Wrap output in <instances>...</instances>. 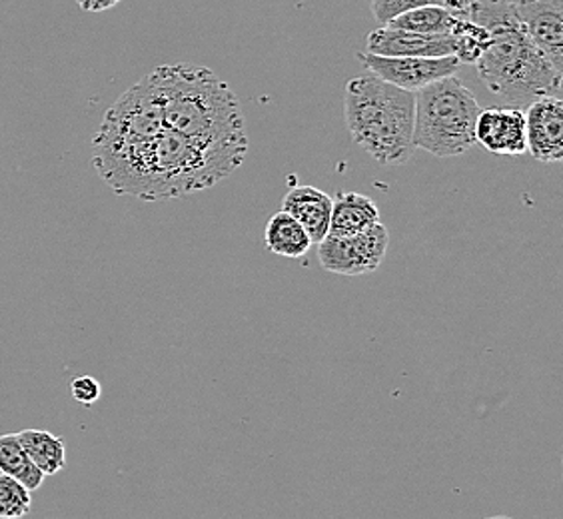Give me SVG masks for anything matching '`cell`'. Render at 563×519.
I'll use <instances>...</instances> for the list:
<instances>
[{
	"instance_id": "obj_1",
	"label": "cell",
	"mask_w": 563,
	"mask_h": 519,
	"mask_svg": "<svg viewBox=\"0 0 563 519\" xmlns=\"http://www.w3.org/2000/svg\"><path fill=\"white\" fill-rule=\"evenodd\" d=\"M92 166L117 195L163 202L217 186L234 173L230 164L198 148L173 129L152 141L95 151Z\"/></svg>"
},
{
	"instance_id": "obj_9",
	"label": "cell",
	"mask_w": 563,
	"mask_h": 519,
	"mask_svg": "<svg viewBox=\"0 0 563 519\" xmlns=\"http://www.w3.org/2000/svg\"><path fill=\"white\" fill-rule=\"evenodd\" d=\"M531 43L563 75V0H514Z\"/></svg>"
},
{
	"instance_id": "obj_23",
	"label": "cell",
	"mask_w": 563,
	"mask_h": 519,
	"mask_svg": "<svg viewBox=\"0 0 563 519\" xmlns=\"http://www.w3.org/2000/svg\"><path fill=\"white\" fill-rule=\"evenodd\" d=\"M76 4L87 12H104L117 7L122 0H75Z\"/></svg>"
},
{
	"instance_id": "obj_16",
	"label": "cell",
	"mask_w": 563,
	"mask_h": 519,
	"mask_svg": "<svg viewBox=\"0 0 563 519\" xmlns=\"http://www.w3.org/2000/svg\"><path fill=\"white\" fill-rule=\"evenodd\" d=\"M19 435L24 452L38 465L44 476H56L66 467V448L63 438L44 430H22Z\"/></svg>"
},
{
	"instance_id": "obj_14",
	"label": "cell",
	"mask_w": 563,
	"mask_h": 519,
	"mask_svg": "<svg viewBox=\"0 0 563 519\" xmlns=\"http://www.w3.org/2000/svg\"><path fill=\"white\" fill-rule=\"evenodd\" d=\"M378 222V206L368 196L342 192L332 198V214L328 227L330 236H354Z\"/></svg>"
},
{
	"instance_id": "obj_22",
	"label": "cell",
	"mask_w": 563,
	"mask_h": 519,
	"mask_svg": "<svg viewBox=\"0 0 563 519\" xmlns=\"http://www.w3.org/2000/svg\"><path fill=\"white\" fill-rule=\"evenodd\" d=\"M70 394L78 404L92 406V404L100 400L102 388H100V382L92 378V376H78V378L70 382Z\"/></svg>"
},
{
	"instance_id": "obj_12",
	"label": "cell",
	"mask_w": 563,
	"mask_h": 519,
	"mask_svg": "<svg viewBox=\"0 0 563 519\" xmlns=\"http://www.w3.org/2000/svg\"><path fill=\"white\" fill-rule=\"evenodd\" d=\"M382 56H454V43L450 34H420L382 26L368 34V51Z\"/></svg>"
},
{
	"instance_id": "obj_3",
	"label": "cell",
	"mask_w": 563,
	"mask_h": 519,
	"mask_svg": "<svg viewBox=\"0 0 563 519\" xmlns=\"http://www.w3.org/2000/svg\"><path fill=\"white\" fill-rule=\"evenodd\" d=\"M467 16L489 34L488 46L474 66L492 95L511 109L560 97L562 73L528 38L514 0H472Z\"/></svg>"
},
{
	"instance_id": "obj_15",
	"label": "cell",
	"mask_w": 563,
	"mask_h": 519,
	"mask_svg": "<svg viewBox=\"0 0 563 519\" xmlns=\"http://www.w3.org/2000/svg\"><path fill=\"white\" fill-rule=\"evenodd\" d=\"M266 249L284 258H302L312 249V240L292 214L280 210L266 227Z\"/></svg>"
},
{
	"instance_id": "obj_21",
	"label": "cell",
	"mask_w": 563,
	"mask_h": 519,
	"mask_svg": "<svg viewBox=\"0 0 563 519\" xmlns=\"http://www.w3.org/2000/svg\"><path fill=\"white\" fill-rule=\"evenodd\" d=\"M444 2L445 0H372L369 9L379 24H386L401 12L412 11L418 7H428V4H444Z\"/></svg>"
},
{
	"instance_id": "obj_17",
	"label": "cell",
	"mask_w": 563,
	"mask_h": 519,
	"mask_svg": "<svg viewBox=\"0 0 563 519\" xmlns=\"http://www.w3.org/2000/svg\"><path fill=\"white\" fill-rule=\"evenodd\" d=\"M0 472L14 477L22 486L31 492H36L43 486L44 474L34 464L29 454L24 452L16 433L0 435Z\"/></svg>"
},
{
	"instance_id": "obj_13",
	"label": "cell",
	"mask_w": 563,
	"mask_h": 519,
	"mask_svg": "<svg viewBox=\"0 0 563 519\" xmlns=\"http://www.w3.org/2000/svg\"><path fill=\"white\" fill-rule=\"evenodd\" d=\"M282 210L292 214L302 224L312 244H318L328 236L332 198L320 188L308 185L294 186L292 190L284 196Z\"/></svg>"
},
{
	"instance_id": "obj_11",
	"label": "cell",
	"mask_w": 563,
	"mask_h": 519,
	"mask_svg": "<svg viewBox=\"0 0 563 519\" xmlns=\"http://www.w3.org/2000/svg\"><path fill=\"white\" fill-rule=\"evenodd\" d=\"M476 142L492 154L520 156L528 152L521 109H484L476 120Z\"/></svg>"
},
{
	"instance_id": "obj_6",
	"label": "cell",
	"mask_w": 563,
	"mask_h": 519,
	"mask_svg": "<svg viewBox=\"0 0 563 519\" xmlns=\"http://www.w3.org/2000/svg\"><path fill=\"white\" fill-rule=\"evenodd\" d=\"M166 129L163 98L152 73L120 95L92 139V151H114L152 141Z\"/></svg>"
},
{
	"instance_id": "obj_7",
	"label": "cell",
	"mask_w": 563,
	"mask_h": 519,
	"mask_svg": "<svg viewBox=\"0 0 563 519\" xmlns=\"http://www.w3.org/2000/svg\"><path fill=\"white\" fill-rule=\"evenodd\" d=\"M390 234L382 222L354 236H325L318 242L322 268L340 276H364L379 268L388 252Z\"/></svg>"
},
{
	"instance_id": "obj_8",
	"label": "cell",
	"mask_w": 563,
	"mask_h": 519,
	"mask_svg": "<svg viewBox=\"0 0 563 519\" xmlns=\"http://www.w3.org/2000/svg\"><path fill=\"white\" fill-rule=\"evenodd\" d=\"M362 66L378 76L382 80L390 82L394 87L418 92L420 88L428 87L445 76H452L460 68V60L455 56H382L372 53L357 55Z\"/></svg>"
},
{
	"instance_id": "obj_4",
	"label": "cell",
	"mask_w": 563,
	"mask_h": 519,
	"mask_svg": "<svg viewBox=\"0 0 563 519\" xmlns=\"http://www.w3.org/2000/svg\"><path fill=\"white\" fill-rule=\"evenodd\" d=\"M344 110L352 141L374 161L401 166L412 158L416 92L368 73L347 82Z\"/></svg>"
},
{
	"instance_id": "obj_20",
	"label": "cell",
	"mask_w": 563,
	"mask_h": 519,
	"mask_svg": "<svg viewBox=\"0 0 563 519\" xmlns=\"http://www.w3.org/2000/svg\"><path fill=\"white\" fill-rule=\"evenodd\" d=\"M31 489L22 486L14 477L0 472V519H16L26 516L33 508Z\"/></svg>"
},
{
	"instance_id": "obj_2",
	"label": "cell",
	"mask_w": 563,
	"mask_h": 519,
	"mask_svg": "<svg viewBox=\"0 0 563 519\" xmlns=\"http://www.w3.org/2000/svg\"><path fill=\"white\" fill-rule=\"evenodd\" d=\"M152 75L163 98L166 129L236 170L246 158L249 136L232 88L207 66H158Z\"/></svg>"
},
{
	"instance_id": "obj_5",
	"label": "cell",
	"mask_w": 563,
	"mask_h": 519,
	"mask_svg": "<svg viewBox=\"0 0 563 519\" xmlns=\"http://www.w3.org/2000/svg\"><path fill=\"white\" fill-rule=\"evenodd\" d=\"M482 107L457 76H445L416 92L413 144L438 158L466 154L476 144Z\"/></svg>"
},
{
	"instance_id": "obj_10",
	"label": "cell",
	"mask_w": 563,
	"mask_h": 519,
	"mask_svg": "<svg viewBox=\"0 0 563 519\" xmlns=\"http://www.w3.org/2000/svg\"><path fill=\"white\" fill-rule=\"evenodd\" d=\"M526 142L528 152L540 163H560L563 158V102L560 97H543L528 104Z\"/></svg>"
},
{
	"instance_id": "obj_18",
	"label": "cell",
	"mask_w": 563,
	"mask_h": 519,
	"mask_svg": "<svg viewBox=\"0 0 563 519\" xmlns=\"http://www.w3.org/2000/svg\"><path fill=\"white\" fill-rule=\"evenodd\" d=\"M454 21L455 12L450 11L444 4H428L401 12L384 26L420 34H450Z\"/></svg>"
},
{
	"instance_id": "obj_19",
	"label": "cell",
	"mask_w": 563,
	"mask_h": 519,
	"mask_svg": "<svg viewBox=\"0 0 563 519\" xmlns=\"http://www.w3.org/2000/svg\"><path fill=\"white\" fill-rule=\"evenodd\" d=\"M450 36L454 43V56L460 60V65H476L477 58L489 43L488 31L472 21L467 14H455Z\"/></svg>"
}]
</instances>
